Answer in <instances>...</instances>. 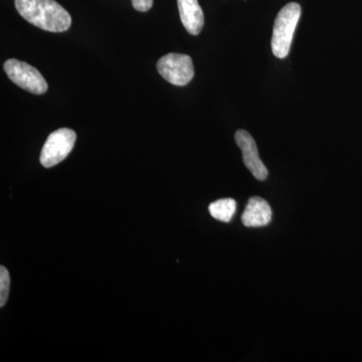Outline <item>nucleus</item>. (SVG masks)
<instances>
[{
    "instance_id": "9b49d317",
    "label": "nucleus",
    "mask_w": 362,
    "mask_h": 362,
    "mask_svg": "<svg viewBox=\"0 0 362 362\" xmlns=\"http://www.w3.org/2000/svg\"><path fill=\"white\" fill-rule=\"evenodd\" d=\"M136 11L146 13L153 6V0H131Z\"/></svg>"
},
{
    "instance_id": "20e7f679",
    "label": "nucleus",
    "mask_w": 362,
    "mask_h": 362,
    "mask_svg": "<svg viewBox=\"0 0 362 362\" xmlns=\"http://www.w3.org/2000/svg\"><path fill=\"white\" fill-rule=\"evenodd\" d=\"M4 71L14 84L35 95L45 94L47 84L45 78L35 66L16 59H7Z\"/></svg>"
},
{
    "instance_id": "6e6552de",
    "label": "nucleus",
    "mask_w": 362,
    "mask_h": 362,
    "mask_svg": "<svg viewBox=\"0 0 362 362\" xmlns=\"http://www.w3.org/2000/svg\"><path fill=\"white\" fill-rule=\"evenodd\" d=\"M272 209L262 197H251L242 216V221L247 228H261L270 223Z\"/></svg>"
},
{
    "instance_id": "423d86ee",
    "label": "nucleus",
    "mask_w": 362,
    "mask_h": 362,
    "mask_svg": "<svg viewBox=\"0 0 362 362\" xmlns=\"http://www.w3.org/2000/svg\"><path fill=\"white\" fill-rule=\"evenodd\" d=\"M235 143L240 147L246 168L259 181L268 177V169L259 159L258 147L254 138L246 130H238L235 135Z\"/></svg>"
},
{
    "instance_id": "f257e3e1",
    "label": "nucleus",
    "mask_w": 362,
    "mask_h": 362,
    "mask_svg": "<svg viewBox=\"0 0 362 362\" xmlns=\"http://www.w3.org/2000/svg\"><path fill=\"white\" fill-rule=\"evenodd\" d=\"M18 13L28 23L51 33H63L71 28L70 13L54 0H14Z\"/></svg>"
},
{
    "instance_id": "f03ea898",
    "label": "nucleus",
    "mask_w": 362,
    "mask_h": 362,
    "mask_svg": "<svg viewBox=\"0 0 362 362\" xmlns=\"http://www.w3.org/2000/svg\"><path fill=\"white\" fill-rule=\"evenodd\" d=\"M301 16V6L290 2L281 9L274 23L272 51L274 56L284 59L289 54L293 37Z\"/></svg>"
},
{
    "instance_id": "39448f33",
    "label": "nucleus",
    "mask_w": 362,
    "mask_h": 362,
    "mask_svg": "<svg viewBox=\"0 0 362 362\" xmlns=\"http://www.w3.org/2000/svg\"><path fill=\"white\" fill-rule=\"evenodd\" d=\"M157 70L162 78L175 86L187 85L194 76L192 58L187 54L173 52L162 57L157 62Z\"/></svg>"
},
{
    "instance_id": "1a4fd4ad",
    "label": "nucleus",
    "mask_w": 362,
    "mask_h": 362,
    "mask_svg": "<svg viewBox=\"0 0 362 362\" xmlns=\"http://www.w3.org/2000/svg\"><path fill=\"white\" fill-rule=\"evenodd\" d=\"M237 211V202L233 199H218L211 202L209 206V211L211 216L216 220L228 223L232 221Z\"/></svg>"
},
{
    "instance_id": "9d476101",
    "label": "nucleus",
    "mask_w": 362,
    "mask_h": 362,
    "mask_svg": "<svg viewBox=\"0 0 362 362\" xmlns=\"http://www.w3.org/2000/svg\"><path fill=\"white\" fill-rule=\"evenodd\" d=\"M11 288V276L6 267H0V307H4L7 301Z\"/></svg>"
},
{
    "instance_id": "0eeeda50",
    "label": "nucleus",
    "mask_w": 362,
    "mask_h": 362,
    "mask_svg": "<svg viewBox=\"0 0 362 362\" xmlns=\"http://www.w3.org/2000/svg\"><path fill=\"white\" fill-rule=\"evenodd\" d=\"M181 23L190 35L201 33L204 25V16L199 0H177Z\"/></svg>"
},
{
    "instance_id": "7ed1b4c3",
    "label": "nucleus",
    "mask_w": 362,
    "mask_h": 362,
    "mask_svg": "<svg viewBox=\"0 0 362 362\" xmlns=\"http://www.w3.org/2000/svg\"><path fill=\"white\" fill-rule=\"evenodd\" d=\"M76 139L77 135L75 131L69 128H62L51 133L40 152V161L42 165L45 168H51L65 160L75 146Z\"/></svg>"
}]
</instances>
